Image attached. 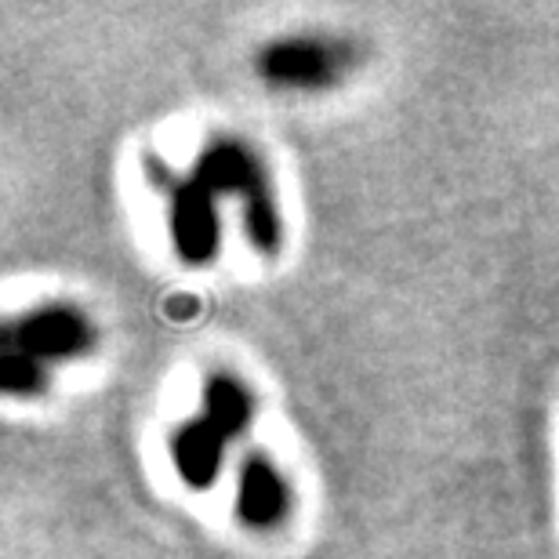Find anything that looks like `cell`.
<instances>
[{
    "mask_svg": "<svg viewBox=\"0 0 559 559\" xmlns=\"http://www.w3.org/2000/svg\"><path fill=\"white\" fill-rule=\"evenodd\" d=\"M0 382H4L8 396H40L48 389V367L29 360L15 349H4L0 360Z\"/></svg>",
    "mask_w": 559,
    "mask_h": 559,
    "instance_id": "cell-7",
    "label": "cell"
},
{
    "mask_svg": "<svg viewBox=\"0 0 559 559\" xmlns=\"http://www.w3.org/2000/svg\"><path fill=\"white\" fill-rule=\"evenodd\" d=\"M193 171L215 189L218 197H240L243 200V222H248L251 248L259 254L280 251V211L273 197L270 171L259 150L248 139L237 135H215L204 142V150L197 153Z\"/></svg>",
    "mask_w": 559,
    "mask_h": 559,
    "instance_id": "cell-2",
    "label": "cell"
},
{
    "mask_svg": "<svg viewBox=\"0 0 559 559\" xmlns=\"http://www.w3.org/2000/svg\"><path fill=\"white\" fill-rule=\"evenodd\" d=\"M98 342L95 323L70 301H48V306L26 309L8 320L4 349H15L37 364H62L92 353Z\"/></svg>",
    "mask_w": 559,
    "mask_h": 559,
    "instance_id": "cell-5",
    "label": "cell"
},
{
    "mask_svg": "<svg viewBox=\"0 0 559 559\" xmlns=\"http://www.w3.org/2000/svg\"><path fill=\"white\" fill-rule=\"evenodd\" d=\"M259 76L287 92H328L349 73L353 44L334 37H280L259 51Z\"/></svg>",
    "mask_w": 559,
    "mask_h": 559,
    "instance_id": "cell-4",
    "label": "cell"
},
{
    "mask_svg": "<svg viewBox=\"0 0 559 559\" xmlns=\"http://www.w3.org/2000/svg\"><path fill=\"white\" fill-rule=\"evenodd\" d=\"M153 186L167 200V229L178 259L189 265H207L218 251V193L200 178L193 167L189 171H171L160 156H142Z\"/></svg>",
    "mask_w": 559,
    "mask_h": 559,
    "instance_id": "cell-3",
    "label": "cell"
},
{
    "mask_svg": "<svg viewBox=\"0 0 559 559\" xmlns=\"http://www.w3.org/2000/svg\"><path fill=\"white\" fill-rule=\"evenodd\" d=\"M290 512V490L280 465L265 451H251L240 465L237 516L251 531H276Z\"/></svg>",
    "mask_w": 559,
    "mask_h": 559,
    "instance_id": "cell-6",
    "label": "cell"
},
{
    "mask_svg": "<svg viewBox=\"0 0 559 559\" xmlns=\"http://www.w3.org/2000/svg\"><path fill=\"white\" fill-rule=\"evenodd\" d=\"M200 415L171 432V462L186 487L204 490L218 479L229 440L248 429L254 400L248 385L229 371H211L200 389Z\"/></svg>",
    "mask_w": 559,
    "mask_h": 559,
    "instance_id": "cell-1",
    "label": "cell"
}]
</instances>
